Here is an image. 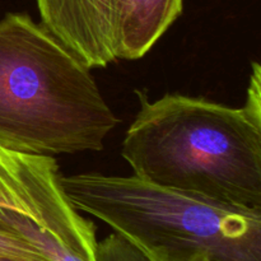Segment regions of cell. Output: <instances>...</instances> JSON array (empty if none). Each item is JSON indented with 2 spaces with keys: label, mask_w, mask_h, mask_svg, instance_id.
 Segmentation results:
<instances>
[{
  "label": "cell",
  "mask_w": 261,
  "mask_h": 261,
  "mask_svg": "<svg viewBox=\"0 0 261 261\" xmlns=\"http://www.w3.org/2000/svg\"><path fill=\"white\" fill-rule=\"evenodd\" d=\"M79 212L103 222L153 261H261V211L224 205L137 176H61Z\"/></svg>",
  "instance_id": "obj_3"
},
{
  "label": "cell",
  "mask_w": 261,
  "mask_h": 261,
  "mask_svg": "<svg viewBox=\"0 0 261 261\" xmlns=\"http://www.w3.org/2000/svg\"><path fill=\"white\" fill-rule=\"evenodd\" d=\"M96 261H153L142 249L117 232L97 241Z\"/></svg>",
  "instance_id": "obj_8"
},
{
  "label": "cell",
  "mask_w": 261,
  "mask_h": 261,
  "mask_svg": "<svg viewBox=\"0 0 261 261\" xmlns=\"http://www.w3.org/2000/svg\"><path fill=\"white\" fill-rule=\"evenodd\" d=\"M0 261H8V260H5V259H2V257H0Z\"/></svg>",
  "instance_id": "obj_11"
},
{
  "label": "cell",
  "mask_w": 261,
  "mask_h": 261,
  "mask_svg": "<svg viewBox=\"0 0 261 261\" xmlns=\"http://www.w3.org/2000/svg\"><path fill=\"white\" fill-rule=\"evenodd\" d=\"M246 102L229 107L167 93L149 101L125 133L121 157L133 175L224 205L261 211V75L252 63Z\"/></svg>",
  "instance_id": "obj_1"
},
{
  "label": "cell",
  "mask_w": 261,
  "mask_h": 261,
  "mask_svg": "<svg viewBox=\"0 0 261 261\" xmlns=\"http://www.w3.org/2000/svg\"><path fill=\"white\" fill-rule=\"evenodd\" d=\"M0 208L14 211L36 222L35 205L23 178V154L0 148Z\"/></svg>",
  "instance_id": "obj_7"
},
{
  "label": "cell",
  "mask_w": 261,
  "mask_h": 261,
  "mask_svg": "<svg viewBox=\"0 0 261 261\" xmlns=\"http://www.w3.org/2000/svg\"><path fill=\"white\" fill-rule=\"evenodd\" d=\"M0 257L8 261H48L33 245L0 228Z\"/></svg>",
  "instance_id": "obj_9"
},
{
  "label": "cell",
  "mask_w": 261,
  "mask_h": 261,
  "mask_svg": "<svg viewBox=\"0 0 261 261\" xmlns=\"http://www.w3.org/2000/svg\"><path fill=\"white\" fill-rule=\"evenodd\" d=\"M41 24L89 69L117 60L119 0H36Z\"/></svg>",
  "instance_id": "obj_4"
},
{
  "label": "cell",
  "mask_w": 261,
  "mask_h": 261,
  "mask_svg": "<svg viewBox=\"0 0 261 261\" xmlns=\"http://www.w3.org/2000/svg\"><path fill=\"white\" fill-rule=\"evenodd\" d=\"M0 228L18 234L36 247L48 261H91L78 250L48 233L28 217L0 208Z\"/></svg>",
  "instance_id": "obj_6"
},
{
  "label": "cell",
  "mask_w": 261,
  "mask_h": 261,
  "mask_svg": "<svg viewBox=\"0 0 261 261\" xmlns=\"http://www.w3.org/2000/svg\"><path fill=\"white\" fill-rule=\"evenodd\" d=\"M190 261H212V260L208 259L206 256H198V257H195V259H193Z\"/></svg>",
  "instance_id": "obj_10"
},
{
  "label": "cell",
  "mask_w": 261,
  "mask_h": 261,
  "mask_svg": "<svg viewBox=\"0 0 261 261\" xmlns=\"http://www.w3.org/2000/svg\"><path fill=\"white\" fill-rule=\"evenodd\" d=\"M119 119L91 69L27 13L0 19V148L20 154L99 152Z\"/></svg>",
  "instance_id": "obj_2"
},
{
  "label": "cell",
  "mask_w": 261,
  "mask_h": 261,
  "mask_svg": "<svg viewBox=\"0 0 261 261\" xmlns=\"http://www.w3.org/2000/svg\"><path fill=\"white\" fill-rule=\"evenodd\" d=\"M184 0H119L117 59L147 55L181 15Z\"/></svg>",
  "instance_id": "obj_5"
}]
</instances>
